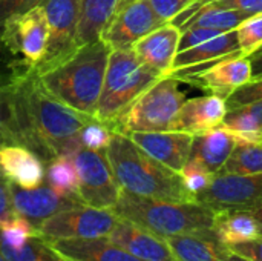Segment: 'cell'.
<instances>
[{
  "label": "cell",
  "mask_w": 262,
  "mask_h": 261,
  "mask_svg": "<svg viewBox=\"0 0 262 261\" xmlns=\"http://www.w3.org/2000/svg\"><path fill=\"white\" fill-rule=\"evenodd\" d=\"M186 102L178 80L166 75L147 88L111 126L112 132H163L173 131L181 106Z\"/></svg>",
  "instance_id": "6"
},
{
  "label": "cell",
  "mask_w": 262,
  "mask_h": 261,
  "mask_svg": "<svg viewBox=\"0 0 262 261\" xmlns=\"http://www.w3.org/2000/svg\"><path fill=\"white\" fill-rule=\"evenodd\" d=\"M107 238L143 261H177L166 238L121 217H118Z\"/></svg>",
  "instance_id": "14"
},
{
  "label": "cell",
  "mask_w": 262,
  "mask_h": 261,
  "mask_svg": "<svg viewBox=\"0 0 262 261\" xmlns=\"http://www.w3.org/2000/svg\"><path fill=\"white\" fill-rule=\"evenodd\" d=\"M178 174L181 175L186 189L193 195V198L196 194L204 191L213 178L212 172H209L201 163H198L192 158H189L186 162V165L181 168V171Z\"/></svg>",
  "instance_id": "33"
},
{
  "label": "cell",
  "mask_w": 262,
  "mask_h": 261,
  "mask_svg": "<svg viewBox=\"0 0 262 261\" xmlns=\"http://www.w3.org/2000/svg\"><path fill=\"white\" fill-rule=\"evenodd\" d=\"M35 235V226L17 214L0 225V240L12 249H21Z\"/></svg>",
  "instance_id": "31"
},
{
  "label": "cell",
  "mask_w": 262,
  "mask_h": 261,
  "mask_svg": "<svg viewBox=\"0 0 262 261\" xmlns=\"http://www.w3.org/2000/svg\"><path fill=\"white\" fill-rule=\"evenodd\" d=\"M252 80V66L249 57L241 54H233L218 60L209 69L203 71L196 77L190 78V83H195L212 94L221 95L224 100L239 86Z\"/></svg>",
  "instance_id": "16"
},
{
  "label": "cell",
  "mask_w": 262,
  "mask_h": 261,
  "mask_svg": "<svg viewBox=\"0 0 262 261\" xmlns=\"http://www.w3.org/2000/svg\"><path fill=\"white\" fill-rule=\"evenodd\" d=\"M229 249L250 261H262V234L253 240L230 245Z\"/></svg>",
  "instance_id": "40"
},
{
  "label": "cell",
  "mask_w": 262,
  "mask_h": 261,
  "mask_svg": "<svg viewBox=\"0 0 262 261\" xmlns=\"http://www.w3.org/2000/svg\"><path fill=\"white\" fill-rule=\"evenodd\" d=\"M252 214H253V217L256 218V222H258V226H259V231H261L262 234V205L259 208H256L255 211H250Z\"/></svg>",
  "instance_id": "43"
},
{
  "label": "cell",
  "mask_w": 262,
  "mask_h": 261,
  "mask_svg": "<svg viewBox=\"0 0 262 261\" xmlns=\"http://www.w3.org/2000/svg\"><path fill=\"white\" fill-rule=\"evenodd\" d=\"M207 2H212L221 8H227V9H235V11H241L250 17L253 15H259L262 14V0H196L195 5L201 6Z\"/></svg>",
  "instance_id": "39"
},
{
  "label": "cell",
  "mask_w": 262,
  "mask_h": 261,
  "mask_svg": "<svg viewBox=\"0 0 262 261\" xmlns=\"http://www.w3.org/2000/svg\"><path fill=\"white\" fill-rule=\"evenodd\" d=\"M132 2H137V0H121L120 2V8H123V6H126V5H129V3H132ZM118 8V9H120Z\"/></svg>",
  "instance_id": "45"
},
{
  "label": "cell",
  "mask_w": 262,
  "mask_h": 261,
  "mask_svg": "<svg viewBox=\"0 0 262 261\" xmlns=\"http://www.w3.org/2000/svg\"><path fill=\"white\" fill-rule=\"evenodd\" d=\"M117 220L118 215L112 209L80 205L43 220L35 231L46 242L100 238L111 234Z\"/></svg>",
  "instance_id": "7"
},
{
  "label": "cell",
  "mask_w": 262,
  "mask_h": 261,
  "mask_svg": "<svg viewBox=\"0 0 262 261\" xmlns=\"http://www.w3.org/2000/svg\"><path fill=\"white\" fill-rule=\"evenodd\" d=\"M235 143L236 138L230 131L216 126L193 135L189 158L201 163L209 172L215 175L221 171L226 160L232 154Z\"/></svg>",
  "instance_id": "21"
},
{
  "label": "cell",
  "mask_w": 262,
  "mask_h": 261,
  "mask_svg": "<svg viewBox=\"0 0 262 261\" xmlns=\"http://www.w3.org/2000/svg\"><path fill=\"white\" fill-rule=\"evenodd\" d=\"M49 25V42L46 55L34 69L43 74L68 60L77 49V29L81 0H43L41 3Z\"/></svg>",
  "instance_id": "9"
},
{
  "label": "cell",
  "mask_w": 262,
  "mask_h": 261,
  "mask_svg": "<svg viewBox=\"0 0 262 261\" xmlns=\"http://www.w3.org/2000/svg\"><path fill=\"white\" fill-rule=\"evenodd\" d=\"M132 49H112L107 60L103 89L98 98L95 118L111 126L147 88L160 80Z\"/></svg>",
  "instance_id": "5"
},
{
  "label": "cell",
  "mask_w": 262,
  "mask_h": 261,
  "mask_svg": "<svg viewBox=\"0 0 262 261\" xmlns=\"http://www.w3.org/2000/svg\"><path fill=\"white\" fill-rule=\"evenodd\" d=\"M220 34H223V32H220L216 29H209V28H186L181 31V35H180L178 52L186 51L193 46H198V45L204 43L206 40H210Z\"/></svg>",
  "instance_id": "37"
},
{
  "label": "cell",
  "mask_w": 262,
  "mask_h": 261,
  "mask_svg": "<svg viewBox=\"0 0 262 261\" xmlns=\"http://www.w3.org/2000/svg\"><path fill=\"white\" fill-rule=\"evenodd\" d=\"M112 211L163 238L213 229L216 218L215 211L198 202L157 200L123 189Z\"/></svg>",
  "instance_id": "4"
},
{
  "label": "cell",
  "mask_w": 262,
  "mask_h": 261,
  "mask_svg": "<svg viewBox=\"0 0 262 261\" xmlns=\"http://www.w3.org/2000/svg\"><path fill=\"white\" fill-rule=\"evenodd\" d=\"M247 18H250V15L241 11L221 8L212 2H207L201 5L198 9H195L189 17H186L178 25V28L180 31L186 28H209L216 29L220 32H229L236 29Z\"/></svg>",
  "instance_id": "24"
},
{
  "label": "cell",
  "mask_w": 262,
  "mask_h": 261,
  "mask_svg": "<svg viewBox=\"0 0 262 261\" xmlns=\"http://www.w3.org/2000/svg\"><path fill=\"white\" fill-rule=\"evenodd\" d=\"M190 132L183 131H163V132H130L127 137L140 146L147 155L167 166L169 169L180 172L190 155L193 142Z\"/></svg>",
  "instance_id": "13"
},
{
  "label": "cell",
  "mask_w": 262,
  "mask_h": 261,
  "mask_svg": "<svg viewBox=\"0 0 262 261\" xmlns=\"http://www.w3.org/2000/svg\"><path fill=\"white\" fill-rule=\"evenodd\" d=\"M0 254L6 261H68L38 235L32 237L21 249H12L0 240Z\"/></svg>",
  "instance_id": "30"
},
{
  "label": "cell",
  "mask_w": 262,
  "mask_h": 261,
  "mask_svg": "<svg viewBox=\"0 0 262 261\" xmlns=\"http://www.w3.org/2000/svg\"><path fill=\"white\" fill-rule=\"evenodd\" d=\"M226 112V100L218 94L186 100L177 115L173 131L200 134L213 129L221 125Z\"/></svg>",
  "instance_id": "18"
},
{
  "label": "cell",
  "mask_w": 262,
  "mask_h": 261,
  "mask_svg": "<svg viewBox=\"0 0 262 261\" xmlns=\"http://www.w3.org/2000/svg\"><path fill=\"white\" fill-rule=\"evenodd\" d=\"M233 54H241L236 29L223 32L210 40H206L204 43L198 46L177 52L173 63H172V69H180V68H187V66H193L200 63L212 62V60H220L223 57L233 55Z\"/></svg>",
  "instance_id": "23"
},
{
  "label": "cell",
  "mask_w": 262,
  "mask_h": 261,
  "mask_svg": "<svg viewBox=\"0 0 262 261\" xmlns=\"http://www.w3.org/2000/svg\"><path fill=\"white\" fill-rule=\"evenodd\" d=\"M46 182H48V186H51L57 194H60L63 197L78 198V195H77V192H78V175H77L75 165L69 155L54 157L48 163Z\"/></svg>",
  "instance_id": "29"
},
{
  "label": "cell",
  "mask_w": 262,
  "mask_h": 261,
  "mask_svg": "<svg viewBox=\"0 0 262 261\" xmlns=\"http://www.w3.org/2000/svg\"><path fill=\"white\" fill-rule=\"evenodd\" d=\"M213 229L218 238L227 246L249 242L261 235L258 222L250 211L216 212Z\"/></svg>",
  "instance_id": "25"
},
{
  "label": "cell",
  "mask_w": 262,
  "mask_h": 261,
  "mask_svg": "<svg viewBox=\"0 0 262 261\" xmlns=\"http://www.w3.org/2000/svg\"><path fill=\"white\" fill-rule=\"evenodd\" d=\"M239 49L244 57L250 55L262 45V14L253 15L236 28Z\"/></svg>",
  "instance_id": "32"
},
{
  "label": "cell",
  "mask_w": 262,
  "mask_h": 261,
  "mask_svg": "<svg viewBox=\"0 0 262 261\" xmlns=\"http://www.w3.org/2000/svg\"><path fill=\"white\" fill-rule=\"evenodd\" d=\"M121 0H81L77 29V46L101 38V34L118 12Z\"/></svg>",
  "instance_id": "22"
},
{
  "label": "cell",
  "mask_w": 262,
  "mask_h": 261,
  "mask_svg": "<svg viewBox=\"0 0 262 261\" xmlns=\"http://www.w3.org/2000/svg\"><path fill=\"white\" fill-rule=\"evenodd\" d=\"M220 126L239 138L262 135V98L227 111Z\"/></svg>",
  "instance_id": "28"
},
{
  "label": "cell",
  "mask_w": 262,
  "mask_h": 261,
  "mask_svg": "<svg viewBox=\"0 0 262 261\" xmlns=\"http://www.w3.org/2000/svg\"><path fill=\"white\" fill-rule=\"evenodd\" d=\"M106 157L123 191L157 200L195 202L178 172L147 155L127 135L114 132Z\"/></svg>",
  "instance_id": "3"
},
{
  "label": "cell",
  "mask_w": 262,
  "mask_h": 261,
  "mask_svg": "<svg viewBox=\"0 0 262 261\" xmlns=\"http://www.w3.org/2000/svg\"><path fill=\"white\" fill-rule=\"evenodd\" d=\"M0 261H6V258H5V257H3L2 254H0Z\"/></svg>",
  "instance_id": "46"
},
{
  "label": "cell",
  "mask_w": 262,
  "mask_h": 261,
  "mask_svg": "<svg viewBox=\"0 0 262 261\" xmlns=\"http://www.w3.org/2000/svg\"><path fill=\"white\" fill-rule=\"evenodd\" d=\"M0 171L14 185L34 189L43 183V160L31 149L17 143L0 145Z\"/></svg>",
  "instance_id": "17"
},
{
  "label": "cell",
  "mask_w": 262,
  "mask_h": 261,
  "mask_svg": "<svg viewBox=\"0 0 262 261\" xmlns=\"http://www.w3.org/2000/svg\"><path fill=\"white\" fill-rule=\"evenodd\" d=\"M164 22L150 6L149 0H137L118 9L101 38L111 49H130L132 45Z\"/></svg>",
  "instance_id": "11"
},
{
  "label": "cell",
  "mask_w": 262,
  "mask_h": 261,
  "mask_svg": "<svg viewBox=\"0 0 262 261\" xmlns=\"http://www.w3.org/2000/svg\"><path fill=\"white\" fill-rule=\"evenodd\" d=\"M12 208L17 215L28 218L35 228L46 218L83 205L78 198L63 197L57 194L51 186H38L34 189H23L11 183Z\"/></svg>",
  "instance_id": "12"
},
{
  "label": "cell",
  "mask_w": 262,
  "mask_h": 261,
  "mask_svg": "<svg viewBox=\"0 0 262 261\" xmlns=\"http://www.w3.org/2000/svg\"><path fill=\"white\" fill-rule=\"evenodd\" d=\"M68 261H143L114 245L107 237L48 242Z\"/></svg>",
  "instance_id": "20"
},
{
  "label": "cell",
  "mask_w": 262,
  "mask_h": 261,
  "mask_svg": "<svg viewBox=\"0 0 262 261\" xmlns=\"http://www.w3.org/2000/svg\"><path fill=\"white\" fill-rule=\"evenodd\" d=\"M97 118L80 112L52 95L40 85L37 74L28 72L15 83V122L18 145L34 151L43 162L72 155L81 146V128Z\"/></svg>",
  "instance_id": "1"
},
{
  "label": "cell",
  "mask_w": 262,
  "mask_h": 261,
  "mask_svg": "<svg viewBox=\"0 0 262 261\" xmlns=\"http://www.w3.org/2000/svg\"><path fill=\"white\" fill-rule=\"evenodd\" d=\"M235 138V148L218 174H262V135L253 138Z\"/></svg>",
  "instance_id": "27"
},
{
  "label": "cell",
  "mask_w": 262,
  "mask_h": 261,
  "mask_svg": "<svg viewBox=\"0 0 262 261\" xmlns=\"http://www.w3.org/2000/svg\"><path fill=\"white\" fill-rule=\"evenodd\" d=\"M180 35V28L167 22L137 40L130 49L141 60V63L155 71L158 75L166 77L170 72L173 58L178 52Z\"/></svg>",
  "instance_id": "15"
},
{
  "label": "cell",
  "mask_w": 262,
  "mask_h": 261,
  "mask_svg": "<svg viewBox=\"0 0 262 261\" xmlns=\"http://www.w3.org/2000/svg\"><path fill=\"white\" fill-rule=\"evenodd\" d=\"M227 261H250L247 260V258H244V257H241V255H238V254H235V252H229V255H227Z\"/></svg>",
  "instance_id": "44"
},
{
  "label": "cell",
  "mask_w": 262,
  "mask_h": 261,
  "mask_svg": "<svg viewBox=\"0 0 262 261\" xmlns=\"http://www.w3.org/2000/svg\"><path fill=\"white\" fill-rule=\"evenodd\" d=\"M195 2L196 0H149L154 11L164 22H170L172 18H175L180 12L187 9Z\"/></svg>",
  "instance_id": "38"
},
{
  "label": "cell",
  "mask_w": 262,
  "mask_h": 261,
  "mask_svg": "<svg viewBox=\"0 0 262 261\" xmlns=\"http://www.w3.org/2000/svg\"><path fill=\"white\" fill-rule=\"evenodd\" d=\"M195 202L215 212L255 211L262 205V174H215Z\"/></svg>",
  "instance_id": "10"
},
{
  "label": "cell",
  "mask_w": 262,
  "mask_h": 261,
  "mask_svg": "<svg viewBox=\"0 0 262 261\" xmlns=\"http://www.w3.org/2000/svg\"><path fill=\"white\" fill-rule=\"evenodd\" d=\"M262 98V78L258 80H250L249 83L239 86L235 89L230 95L226 97V108L227 111L249 105L252 102L261 100Z\"/></svg>",
  "instance_id": "35"
},
{
  "label": "cell",
  "mask_w": 262,
  "mask_h": 261,
  "mask_svg": "<svg viewBox=\"0 0 262 261\" xmlns=\"http://www.w3.org/2000/svg\"><path fill=\"white\" fill-rule=\"evenodd\" d=\"M112 131L109 129V126H106L104 123L95 120L92 123H88L81 128L78 138L83 148L91 149V151H106V148L111 143L112 138Z\"/></svg>",
  "instance_id": "34"
},
{
  "label": "cell",
  "mask_w": 262,
  "mask_h": 261,
  "mask_svg": "<svg viewBox=\"0 0 262 261\" xmlns=\"http://www.w3.org/2000/svg\"><path fill=\"white\" fill-rule=\"evenodd\" d=\"M177 261H227L230 252L215 229L172 235L166 238Z\"/></svg>",
  "instance_id": "19"
},
{
  "label": "cell",
  "mask_w": 262,
  "mask_h": 261,
  "mask_svg": "<svg viewBox=\"0 0 262 261\" xmlns=\"http://www.w3.org/2000/svg\"><path fill=\"white\" fill-rule=\"evenodd\" d=\"M247 57H249V62L252 66V80L262 78V45Z\"/></svg>",
  "instance_id": "42"
},
{
  "label": "cell",
  "mask_w": 262,
  "mask_h": 261,
  "mask_svg": "<svg viewBox=\"0 0 262 261\" xmlns=\"http://www.w3.org/2000/svg\"><path fill=\"white\" fill-rule=\"evenodd\" d=\"M15 215L11 198V182L0 171V225Z\"/></svg>",
  "instance_id": "41"
},
{
  "label": "cell",
  "mask_w": 262,
  "mask_h": 261,
  "mask_svg": "<svg viewBox=\"0 0 262 261\" xmlns=\"http://www.w3.org/2000/svg\"><path fill=\"white\" fill-rule=\"evenodd\" d=\"M23 74L0 66V145L17 143V122H15V83Z\"/></svg>",
  "instance_id": "26"
},
{
  "label": "cell",
  "mask_w": 262,
  "mask_h": 261,
  "mask_svg": "<svg viewBox=\"0 0 262 261\" xmlns=\"http://www.w3.org/2000/svg\"><path fill=\"white\" fill-rule=\"evenodd\" d=\"M111 51L103 38L95 40L80 46L55 68L37 74V78L58 102L95 117Z\"/></svg>",
  "instance_id": "2"
},
{
  "label": "cell",
  "mask_w": 262,
  "mask_h": 261,
  "mask_svg": "<svg viewBox=\"0 0 262 261\" xmlns=\"http://www.w3.org/2000/svg\"><path fill=\"white\" fill-rule=\"evenodd\" d=\"M41 3H43V0H0V35H2L6 23L11 18L17 17Z\"/></svg>",
  "instance_id": "36"
},
{
  "label": "cell",
  "mask_w": 262,
  "mask_h": 261,
  "mask_svg": "<svg viewBox=\"0 0 262 261\" xmlns=\"http://www.w3.org/2000/svg\"><path fill=\"white\" fill-rule=\"evenodd\" d=\"M78 175V198L83 205L112 209L120 197L121 188L117 183L106 151L80 148L71 155Z\"/></svg>",
  "instance_id": "8"
}]
</instances>
